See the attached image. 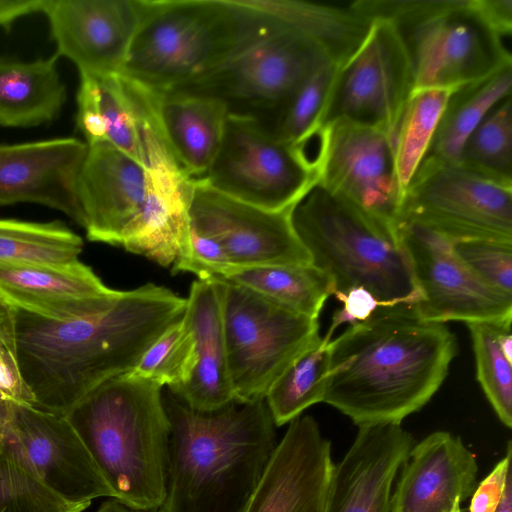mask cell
I'll return each mask as SVG.
<instances>
[{
	"label": "cell",
	"mask_w": 512,
	"mask_h": 512,
	"mask_svg": "<svg viewBox=\"0 0 512 512\" xmlns=\"http://www.w3.org/2000/svg\"><path fill=\"white\" fill-rule=\"evenodd\" d=\"M185 309L186 298L153 283L118 290L99 311L67 321L15 309L19 367L33 406L66 416L96 387L129 372Z\"/></svg>",
	"instance_id": "1"
},
{
	"label": "cell",
	"mask_w": 512,
	"mask_h": 512,
	"mask_svg": "<svg viewBox=\"0 0 512 512\" xmlns=\"http://www.w3.org/2000/svg\"><path fill=\"white\" fill-rule=\"evenodd\" d=\"M323 402L360 426L397 423L424 407L444 382L457 340L411 305L379 306L331 339Z\"/></svg>",
	"instance_id": "2"
},
{
	"label": "cell",
	"mask_w": 512,
	"mask_h": 512,
	"mask_svg": "<svg viewBox=\"0 0 512 512\" xmlns=\"http://www.w3.org/2000/svg\"><path fill=\"white\" fill-rule=\"evenodd\" d=\"M170 424L164 512H243L277 446L265 399L212 410L162 391Z\"/></svg>",
	"instance_id": "3"
},
{
	"label": "cell",
	"mask_w": 512,
	"mask_h": 512,
	"mask_svg": "<svg viewBox=\"0 0 512 512\" xmlns=\"http://www.w3.org/2000/svg\"><path fill=\"white\" fill-rule=\"evenodd\" d=\"M162 391L125 373L96 387L65 416L114 498L137 510L160 509L166 498L170 424Z\"/></svg>",
	"instance_id": "4"
},
{
	"label": "cell",
	"mask_w": 512,
	"mask_h": 512,
	"mask_svg": "<svg viewBox=\"0 0 512 512\" xmlns=\"http://www.w3.org/2000/svg\"><path fill=\"white\" fill-rule=\"evenodd\" d=\"M121 73L169 90L215 69L281 24L259 0H139Z\"/></svg>",
	"instance_id": "5"
},
{
	"label": "cell",
	"mask_w": 512,
	"mask_h": 512,
	"mask_svg": "<svg viewBox=\"0 0 512 512\" xmlns=\"http://www.w3.org/2000/svg\"><path fill=\"white\" fill-rule=\"evenodd\" d=\"M291 220L311 264L332 282L335 297L364 288L381 306L419 301L396 227L318 182L294 205Z\"/></svg>",
	"instance_id": "6"
},
{
	"label": "cell",
	"mask_w": 512,
	"mask_h": 512,
	"mask_svg": "<svg viewBox=\"0 0 512 512\" xmlns=\"http://www.w3.org/2000/svg\"><path fill=\"white\" fill-rule=\"evenodd\" d=\"M349 7L395 27L414 90H455L512 66L510 40L490 26L475 0H357Z\"/></svg>",
	"instance_id": "7"
},
{
	"label": "cell",
	"mask_w": 512,
	"mask_h": 512,
	"mask_svg": "<svg viewBox=\"0 0 512 512\" xmlns=\"http://www.w3.org/2000/svg\"><path fill=\"white\" fill-rule=\"evenodd\" d=\"M327 62L317 43L281 23L215 69L163 91L218 99L228 115L255 120L275 135L296 92Z\"/></svg>",
	"instance_id": "8"
},
{
	"label": "cell",
	"mask_w": 512,
	"mask_h": 512,
	"mask_svg": "<svg viewBox=\"0 0 512 512\" xmlns=\"http://www.w3.org/2000/svg\"><path fill=\"white\" fill-rule=\"evenodd\" d=\"M214 280L221 293L234 399L263 400L285 369L321 339L318 319L290 311L237 284Z\"/></svg>",
	"instance_id": "9"
},
{
	"label": "cell",
	"mask_w": 512,
	"mask_h": 512,
	"mask_svg": "<svg viewBox=\"0 0 512 512\" xmlns=\"http://www.w3.org/2000/svg\"><path fill=\"white\" fill-rule=\"evenodd\" d=\"M400 221L423 226L451 242L512 243V184L458 162L424 158L404 193Z\"/></svg>",
	"instance_id": "10"
},
{
	"label": "cell",
	"mask_w": 512,
	"mask_h": 512,
	"mask_svg": "<svg viewBox=\"0 0 512 512\" xmlns=\"http://www.w3.org/2000/svg\"><path fill=\"white\" fill-rule=\"evenodd\" d=\"M319 170L301 150L255 120L228 115L223 138L203 183L240 202L290 210L318 182Z\"/></svg>",
	"instance_id": "11"
},
{
	"label": "cell",
	"mask_w": 512,
	"mask_h": 512,
	"mask_svg": "<svg viewBox=\"0 0 512 512\" xmlns=\"http://www.w3.org/2000/svg\"><path fill=\"white\" fill-rule=\"evenodd\" d=\"M413 91L411 63L395 27L373 20L363 42L337 68L320 128L345 121L380 130L392 142Z\"/></svg>",
	"instance_id": "12"
},
{
	"label": "cell",
	"mask_w": 512,
	"mask_h": 512,
	"mask_svg": "<svg viewBox=\"0 0 512 512\" xmlns=\"http://www.w3.org/2000/svg\"><path fill=\"white\" fill-rule=\"evenodd\" d=\"M5 444L52 494L72 505L114 498L65 416L9 401L0 421Z\"/></svg>",
	"instance_id": "13"
},
{
	"label": "cell",
	"mask_w": 512,
	"mask_h": 512,
	"mask_svg": "<svg viewBox=\"0 0 512 512\" xmlns=\"http://www.w3.org/2000/svg\"><path fill=\"white\" fill-rule=\"evenodd\" d=\"M397 233L409 258L420 299L411 305L426 321H512V295L477 278L454 254L452 242L415 223Z\"/></svg>",
	"instance_id": "14"
},
{
	"label": "cell",
	"mask_w": 512,
	"mask_h": 512,
	"mask_svg": "<svg viewBox=\"0 0 512 512\" xmlns=\"http://www.w3.org/2000/svg\"><path fill=\"white\" fill-rule=\"evenodd\" d=\"M77 107L87 144L108 141L149 171L179 169L162 132L154 89L123 73L80 75Z\"/></svg>",
	"instance_id": "15"
},
{
	"label": "cell",
	"mask_w": 512,
	"mask_h": 512,
	"mask_svg": "<svg viewBox=\"0 0 512 512\" xmlns=\"http://www.w3.org/2000/svg\"><path fill=\"white\" fill-rule=\"evenodd\" d=\"M291 211L261 209L195 181L189 216L193 229L222 245L234 271L311 264L310 255L293 227Z\"/></svg>",
	"instance_id": "16"
},
{
	"label": "cell",
	"mask_w": 512,
	"mask_h": 512,
	"mask_svg": "<svg viewBox=\"0 0 512 512\" xmlns=\"http://www.w3.org/2000/svg\"><path fill=\"white\" fill-rule=\"evenodd\" d=\"M324 129L326 142L318 183L396 227L402 194L390 138L380 130L345 121Z\"/></svg>",
	"instance_id": "17"
},
{
	"label": "cell",
	"mask_w": 512,
	"mask_h": 512,
	"mask_svg": "<svg viewBox=\"0 0 512 512\" xmlns=\"http://www.w3.org/2000/svg\"><path fill=\"white\" fill-rule=\"evenodd\" d=\"M57 55L80 75L121 73L139 21V0H48Z\"/></svg>",
	"instance_id": "18"
},
{
	"label": "cell",
	"mask_w": 512,
	"mask_h": 512,
	"mask_svg": "<svg viewBox=\"0 0 512 512\" xmlns=\"http://www.w3.org/2000/svg\"><path fill=\"white\" fill-rule=\"evenodd\" d=\"M331 443L312 416L289 423L243 512H323Z\"/></svg>",
	"instance_id": "19"
},
{
	"label": "cell",
	"mask_w": 512,
	"mask_h": 512,
	"mask_svg": "<svg viewBox=\"0 0 512 512\" xmlns=\"http://www.w3.org/2000/svg\"><path fill=\"white\" fill-rule=\"evenodd\" d=\"M87 145L77 185L83 228L90 241L120 246L146 204L152 172L108 141Z\"/></svg>",
	"instance_id": "20"
},
{
	"label": "cell",
	"mask_w": 512,
	"mask_h": 512,
	"mask_svg": "<svg viewBox=\"0 0 512 512\" xmlns=\"http://www.w3.org/2000/svg\"><path fill=\"white\" fill-rule=\"evenodd\" d=\"M87 150L71 137L0 144V204H41L83 227L77 185Z\"/></svg>",
	"instance_id": "21"
},
{
	"label": "cell",
	"mask_w": 512,
	"mask_h": 512,
	"mask_svg": "<svg viewBox=\"0 0 512 512\" xmlns=\"http://www.w3.org/2000/svg\"><path fill=\"white\" fill-rule=\"evenodd\" d=\"M413 446L401 424L360 426L333 465L323 512H390L394 481Z\"/></svg>",
	"instance_id": "22"
},
{
	"label": "cell",
	"mask_w": 512,
	"mask_h": 512,
	"mask_svg": "<svg viewBox=\"0 0 512 512\" xmlns=\"http://www.w3.org/2000/svg\"><path fill=\"white\" fill-rule=\"evenodd\" d=\"M475 455L461 438L436 431L415 444L393 488L390 512H453L476 485Z\"/></svg>",
	"instance_id": "23"
},
{
	"label": "cell",
	"mask_w": 512,
	"mask_h": 512,
	"mask_svg": "<svg viewBox=\"0 0 512 512\" xmlns=\"http://www.w3.org/2000/svg\"><path fill=\"white\" fill-rule=\"evenodd\" d=\"M118 290L79 260L65 264H1L0 298L17 310L55 321L91 315Z\"/></svg>",
	"instance_id": "24"
},
{
	"label": "cell",
	"mask_w": 512,
	"mask_h": 512,
	"mask_svg": "<svg viewBox=\"0 0 512 512\" xmlns=\"http://www.w3.org/2000/svg\"><path fill=\"white\" fill-rule=\"evenodd\" d=\"M184 319L194 338L195 367L185 384L168 389L195 409H216L234 399L227 367L221 293L216 280L193 281L186 298Z\"/></svg>",
	"instance_id": "25"
},
{
	"label": "cell",
	"mask_w": 512,
	"mask_h": 512,
	"mask_svg": "<svg viewBox=\"0 0 512 512\" xmlns=\"http://www.w3.org/2000/svg\"><path fill=\"white\" fill-rule=\"evenodd\" d=\"M151 172L153 185L146 204L124 232L120 246L161 266H173L188 251L195 181L177 168Z\"/></svg>",
	"instance_id": "26"
},
{
	"label": "cell",
	"mask_w": 512,
	"mask_h": 512,
	"mask_svg": "<svg viewBox=\"0 0 512 512\" xmlns=\"http://www.w3.org/2000/svg\"><path fill=\"white\" fill-rule=\"evenodd\" d=\"M157 114L179 169L191 180L207 174L221 145L228 111L215 98L156 90Z\"/></svg>",
	"instance_id": "27"
},
{
	"label": "cell",
	"mask_w": 512,
	"mask_h": 512,
	"mask_svg": "<svg viewBox=\"0 0 512 512\" xmlns=\"http://www.w3.org/2000/svg\"><path fill=\"white\" fill-rule=\"evenodd\" d=\"M58 57L33 62L0 57V125L33 127L59 115L66 88L57 70Z\"/></svg>",
	"instance_id": "28"
},
{
	"label": "cell",
	"mask_w": 512,
	"mask_h": 512,
	"mask_svg": "<svg viewBox=\"0 0 512 512\" xmlns=\"http://www.w3.org/2000/svg\"><path fill=\"white\" fill-rule=\"evenodd\" d=\"M512 66L455 89L425 158L457 163L465 142L486 115L511 96Z\"/></svg>",
	"instance_id": "29"
},
{
	"label": "cell",
	"mask_w": 512,
	"mask_h": 512,
	"mask_svg": "<svg viewBox=\"0 0 512 512\" xmlns=\"http://www.w3.org/2000/svg\"><path fill=\"white\" fill-rule=\"evenodd\" d=\"M220 279L242 286L300 315L318 319L333 295L330 279L312 264L240 268Z\"/></svg>",
	"instance_id": "30"
},
{
	"label": "cell",
	"mask_w": 512,
	"mask_h": 512,
	"mask_svg": "<svg viewBox=\"0 0 512 512\" xmlns=\"http://www.w3.org/2000/svg\"><path fill=\"white\" fill-rule=\"evenodd\" d=\"M453 91L435 88L415 89L406 102L392 140L395 173L402 199L428 153Z\"/></svg>",
	"instance_id": "31"
},
{
	"label": "cell",
	"mask_w": 512,
	"mask_h": 512,
	"mask_svg": "<svg viewBox=\"0 0 512 512\" xmlns=\"http://www.w3.org/2000/svg\"><path fill=\"white\" fill-rule=\"evenodd\" d=\"M329 342L321 338L304 351L269 388L265 401L276 426L290 423L323 402L330 370Z\"/></svg>",
	"instance_id": "32"
},
{
	"label": "cell",
	"mask_w": 512,
	"mask_h": 512,
	"mask_svg": "<svg viewBox=\"0 0 512 512\" xmlns=\"http://www.w3.org/2000/svg\"><path fill=\"white\" fill-rule=\"evenodd\" d=\"M82 238L59 221L0 219L1 264H65L79 260Z\"/></svg>",
	"instance_id": "33"
},
{
	"label": "cell",
	"mask_w": 512,
	"mask_h": 512,
	"mask_svg": "<svg viewBox=\"0 0 512 512\" xmlns=\"http://www.w3.org/2000/svg\"><path fill=\"white\" fill-rule=\"evenodd\" d=\"M511 322L467 323L477 379L499 420L508 428L512 427V357L502 347L501 334Z\"/></svg>",
	"instance_id": "34"
},
{
	"label": "cell",
	"mask_w": 512,
	"mask_h": 512,
	"mask_svg": "<svg viewBox=\"0 0 512 512\" xmlns=\"http://www.w3.org/2000/svg\"><path fill=\"white\" fill-rule=\"evenodd\" d=\"M458 163L512 184V99L498 103L468 137Z\"/></svg>",
	"instance_id": "35"
},
{
	"label": "cell",
	"mask_w": 512,
	"mask_h": 512,
	"mask_svg": "<svg viewBox=\"0 0 512 512\" xmlns=\"http://www.w3.org/2000/svg\"><path fill=\"white\" fill-rule=\"evenodd\" d=\"M195 362L194 338L183 315L146 349L127 373L174 389L190 379Z\"/></svg>",
	"instance_id": "36"
},
{
	"label": "cell",
	"mask_w": 512,
	"mask_h": 512,
	"mask_svg": "<svg viewBox=\"0 0 512 512\" xmlns=\"http://www.w3.org/2000/svg\"><path fill=\"white\" fill-rule=\"evenodd\" d=\"M87 507L52 494L0 441V512H82Z\"/></svg>",
	"instance_id": "37"
},
{
	"label": "cell",
	"mask_w": 512,
	"mask_h": 512,
	"mask_svg": "<svg viewBox=\"0 0 512 512\" xmlns=\"http://www.w3.org/2000/svg\"><path fill=\"white\" fill-rule=\"evenodd\" d=\"M337 68L327 62L303 83L279 123L276 137L297 146L321 130L320 120Z\"/></svg>",
	"instance_id": "38"
},
{
	"label": "cell",
	"mask_w": 512,
	"mask_h": 512,
	"mask_svg": "<svg viewBox=\"0 0 512 512\" xmlns=\"http://www.w3.org/2000/svg\"><path fill=\"white\" fill-rule=\"evenodd\" d=\"M457 258L481 281L512 295V243L474 239L452 242Z\"/></svg>",
	"instance_id": "39"
},
{
	"label": "cell",
	"mask_w": 512,
	"mask_h": 512,
	"mask_svg": "<svg viewBox=\"0 0 512 512\" xmlns=\"http://www.w3.org/2000/svg\"><path fill=\"white\" fill-rule=\"evenodd\" d=\"M0 393L9 401L34 405L20 372L16 310L0 298Z\"/></svg>",
	"instance_id": "40"
},
{
	"label": "cell",
	"mask_w": 512,
	"mask_h": 512,
	"mask_svg": "<svg viewBox=\"0 0 512 512\" xmlns=\"http://www.w3.org/2000/svg\"><path fill=\"white\" fill-rule=\"evenodd\" d=\"M511 458L512 446L509 441L504 458L473 491L469 512H495L502 499L507 477L512 472Z\"/></svg>",
	"instance_id": "41"
},
{
	"label": "cell",
	"mask_w": 512,
	"mask_h": 512,
	"mask_svg": "<svg viewBox=\"0 0 512 512\" xmlns=\"http://www.w3.org/2000/svg\"><path fill=\"white\" fill-rule=\"evenodd\" d=\"M343 304L332 318V323L323 339L330 341L334 331L342 324L350 325L366 320L381 306L376 298L364 288H354L336 297Z\"/></svg>",
	"instance_id": "42"
},
{
	"label": "cell",
	"mask_w": 512,
	"mask_h": 512,
	"mask_svg": "<svg viewBox=\"0 0 512 512\" xmlns=\"http://www.w3.org/2000/svg\"><path fill=\"white\" fill-rule=\"evenodd\" d=\"M480 13L500 35L512 34V0H475Z\"/></svg>",
	"instance_id": "43"
},
{
	"label": "cell",
	"mask_w": 512,
	"mask_h": 512,
	"mask_svg": "<svg viewBox=\"0 0 512 512\" xmlns=\"http://www.w3.org/2000/svg\"><path fill=\"white\" fill-rule=\"evenodd\" d=\"M48 0H0V26L9 30L22 16L44 12Z\"/></svg>",
	"instance_id": "44"
},
{
	"label": "cell",
	"mask_w": 512,
	"mask_h": 512,
	"mask_svg": "<svg viewBox=\"0 0 512 512\" xmlns=\"http://www.w3.org/2000/svg\"><path fill=\"white\" fill-rule=\"evenodd\" d=\"M96 512H164L161 508L157 510H137L133 509L124 503L120 502L119 500L115 498H109L108 500L104 501L100 507L97 509Z\"/></svg>",
	"instance_id": "45"
},
{
	"label": "cell",
	"mask_w": 512,
	"mask_h": 512,
	"mask_svg": "<svg viewBox=\"0 0 512 512\" xmlns=\"http://www.w3.org/2000/svg\"><path fill=\"white\" fill-rule=\"evenodd\" d=\"M495 512H512V472L507 477L502 499Z\"/></svg>",
	"instance_id": "46"
},
{
	"label": "cell",
	"mask_w": 512,
	"mask_h": 512,
	"mask_svg": "<svg viewBox=\"0 0 512 512\" xmlns=\"http://www.w3.org/2000/svg\"><path fill=\"white\" fill-rule=\"evenodd\" d=\"M9 400L0 393V420L4 417Z\"/></svg>",
	"instance_id": "47"
},
{
	"label": "cell",
	"mask_w": 512,
	"mask_h": 512,
	"mask_svg": "<svg viewBox=\"0 0 512 512\" xmlns=\"http://www.w3.org/2000/svg\"><path fill=\"white\" fill-rule=\"evenodd\" d=\"M453 512H461V510H460V506H459V507H456V508L453 510Z\"/></svg>",
	"instance_id": "48"
}]
</instances>
